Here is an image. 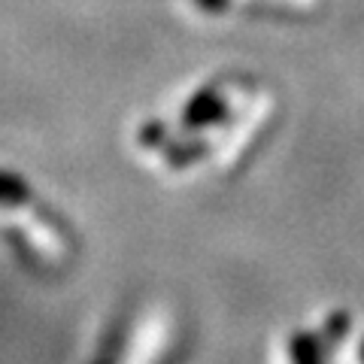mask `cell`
Returning <instances> with one entry per match:
<instances>
[{
    "label": "cell",
    "mask_w": 364,
    "mask_h": 364,
    "mask_svg": "<svg viewBox=\"0 0 364 364\" xmlns=\"http://www.w3.org/2000/svg\"><path fill=\"white\" fill-rule=\"evenodd\" d=\"M291 358H294V364H322V337L294 334L291 337Z\"/></svg>",
    "instance_id": "6da1fadb"
},
{
    "label": "cell",
    "mask_w": 364,
    "mask_h": 364,
    "mask_svg": "<svg viewBox=\"0 0 364 364\" xmlns=\"http://www.w3.org/2000/svg\"><path fill=\"white\" fill-rule=\"evenodd\" d=\"M361 361H364V343H361Z\"/></svg>",
    "instance_id": "7a4b0ae2"
}]
</instances>
